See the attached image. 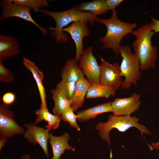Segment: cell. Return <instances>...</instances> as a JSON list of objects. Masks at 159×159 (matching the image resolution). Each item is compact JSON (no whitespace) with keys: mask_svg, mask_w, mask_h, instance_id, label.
<instances>
[{"mask_svg":"<svg viewBox=\"0 0 159 159\" xmlns=\"http://www.w3.org/2000/svg\"><path fill=\"white\" fill-rule=\"evenodd\" d=\"M39 12L49 16L54 20L56 27H50V34L56 41L60 43H67L69 39L67 35L62 29L71 23L79 21H85L92 25L95 22L97 16L81 11L79 5H76L68 10L54 12L40 9Z\"/></svg>","mask_w":159,"mask_h":159,"instance_id":"obj_1","label":"cell"},{"mask_svg":"<svg viewBox=\"0 0 159 159\" xmlns=\"http://www.w3.org/2000/svg\"><path fill=\"white\" fill-rule=\"evenodd\" d=\"M154 33L149 24L143 25L132 33L136 37L132 43L134 53L139 59L141 71L155 67L158 58L157 49L151 42Z\"/></svg>","mask_w":159,"mask_h":159,"instance_id":"obj_2","label":"cell"},{"mask_svg":"<svg viewBox=\"0 0 159 159\" xmlns=\"http://www.w3.org/2000/svg\"><path fill=\"white\" fill-rule=\"evenodd\" d=\"M112 11L110 18L105 19L97 17L95 22L104 25L107 29L105 36L99 38L100 42L102 44V49H111L118 56L122 39L126 35L132 33L133 29L136 28L137 24L122 21L119 20L116 10Z\"/></svg>","mask_w":159,"mask_h":159,"instance_id":"obj_3","label":"cell"},{"mask_svg":"<svg viewBox=\"0 0 159 159\" xmlns=\"http://www.w3.org/2000/svg\"><path fill=\"white\" fill-rule=\"evenodd\" d=\"M139 121V119L135 116L111 115L108 117L107 122H100L97 124L95 129L99 132L98 134L101 139L110 145L111 143L109 133L113 129H116L123 132L131 127H135L140 130L142 136L143 134L151 135V132L145 126L138 122Z\"/></svg>","mask_w":159,"mask_h":159,"instance_id":"obj_4","label":"cell"},{"mask_svg":"<svg viewBox=\"0 0 159 159\" xmlns=\"http://www.w3.org/2000/svg\"><path fill=\"white\" fill-rule=\"evenodd\" d=\"M120 54L122 58L120 65L121 74L125 78L121 87L123 90H127L132 85L137 86V82L142 76L140 63L138 57L128 45L120 46Z\"/></svg>","mask_w":159,"mask_h":159,"instance_id":"obj_5","label":"cell"},{"mask_svg":"<svg viewBox=\"0 0 159 159\" xmlns=\"http://www.w3.org/2000/svg\"><path fill=\"white\" fill-rule=\"evenodd\" d=\"M2 11L0 17L2 21L12 17H16L30 22L37 26L44 36L48 34L47 30L38 24L32 18L30 8L14 4L11 0H3L0 1Z\"/></svg>","mask_w":159,"mask_h":159,"instance_id":"obj_6","label":"cell"},{"mask_svg":"<svg viewBox=\"0 0 159 159\" xmlns=\"http://www.w3.org/2000/svg\"><path fill=\"white\" fill-rule=\"evenodd\" d=\"M100 83L111 87L116 90L121 87L123 81L120 65L117 62L110 63L100 58Z\"/></svg>","mask_w":159,"mask_h":159,"instance_id":"obj_7","label":"cell"},{"mask_svg":"<svg viewBox=\"0 0 159 159\" xmlns=\"http://www.w3.org/2000/svg\"><path fill=\"white\" fill-rule=\"evenodd\" d=\"M14 114L5 104L0 105V138H7L24 132L14 120Z\"/></svg>","mask_w":159,"mask_h":159,"instance_id":"obj_8","label":"cell"},{"mask_svg":"<svg viewBox=\"0 0 159 159\" xmlns=\"http://www.w3.org/2000/svg\"><path fill=\"white\" fill-rule=\"evenodd\" d=\"M92 47L84 49L80 57V65L85 76L91 83L100 82V69L96 58L92 54Z\"/></svg>","mask_w":159,"mask_h":159,"instance_id":"obj_9","label":"cell"},{"mask_svg":"<svg viewBox=\"0 0 159 159\" xmlns=\"http://www.w3.org/2000/svg\"><path fill=\"white\" fill-rule=\"evenodd\" d=\"M88 22L85 21L73 22L69 26L62 29L69 33L74 41L76 45V54L74 59L78 62L82 54L83 49V40L85 37H89L90 31L88 27Z\"/></svg>","mask_w":159,"mask_h":159,"instance_id":"obj_10","label":"cell"},{"mask_svg":"<svg viewBox=\"0 0 159 159\" xmlns=\"http://www.w3.org/2000/svg\"><path fill=\"white\" fill-rule=\"evenodd\" d=\"M140 94L134 93L130 97L117 98L111 102L113 115L115 116H130L140 108L141 102Z\"/></svg>","mask_w":159,"mask_h":159,"instance_id":"obj_11","label":"cell"},{"mask_svg":"<svg viewBox=\"0 0 159 159\" xmlns=\"http://www.w3.org/2000/svg\"><path fill=\"white\" fill-rule=\"evenodd\" d=\"M24 126L27 130L24 135V137L34 144L38 143L47 157H49L47 141L49 138V132L50 130L46 128L44 129L33 124H25Z\"/></svg>","mask_w":159,"mask_h":159,"instance_id":"obj_12","label":"cell"},{"mask_svg":"<svg viewBox=\"0 0 159 159\" xmlns=\"http://www.w3.org/2000/svg\"><path fill=\"white\" fill-rule=\"evenodd\" d=\"M24 66L32 73L37 84L40 97L41 106L47 107V95L45 88L42 83L44 75L35 63L30 59L24 57L22 59Z\"/></svg>","mask_w":159,"mask_h":159,"instance_id":"obj_13","label":"cell"},{"mask_svg":"<svg viewBox=\"0 0 159 159\" xmlns=\"http://www.w3.org/2000/svg\"><path fill=\"white\" fill-rule=\"evenodd\" d=\"M20 52L19 45L14 37L0 35V60L18 55Z\"/></svg>","mask_w":159,"mask_h":159,"instance_id":"obj_14","label":"cell"},{"mask_svg":"<svg viewBox=\"0 0 159 159\" xmlns=\"http://www.w3.org/2000/svg\"><path fill=\"white\" fill-rule=\"evenodd\" d=\"M77 62L74 58L67 60L62 69V80L76 83L85 77L82 69Z\"/></svg>","mask_w":159,"mask_h":159,"instance_id":"obj_15","label":"cell"},{"mask_svg":"<svg viewBox=\"0 0 159 159\" xmlns=\"http://www.w3.org/2000/svg\"><path fill=\"white\" fill-rule=\"evenodd\" d=\"M69 137L67 133L59 137L54 136L52 133L49 134V140L52 147L53 154L51 159H59L62 155L64 153L65 150L74 151L75 149L68 143Z\"/></svg>","mask_w":159,"mask_h":159,"instance_id":"obj_16","label":"cell"},{"mask_svg":"<svg viewBox=\"0 0 159 159\" xmlns=\"http://www.w3.org/2000/svg\"><path fill=\"white\" fill-rule=\"evenodd\" d=\"M91 82L85 77L76 83L74 92L72 99L71 107L74 112L82 107L85 98Z\"/></svg>","mask_w":159,"mask_h":159,"instance_id":"obj_17","label":"cell"},{"mask_svg":"<svg viewBox=\"0 0 159 159\" xmlns=\"http://www.w3.org/2000/svg\"><path fill=\"white\" fill-rule=\"evenodd\" d=\"M111 102H109L99 105L77 112L76 114L79 116L78 121L80 122H84L95 118L100 114L112 112Z\"/></svg>","mask_w":159,"mask_h":159,"instance_id":"obj_18","label":"cell"},{"mask_svg":"<svg viewBox=\"0 0 159 159\" xmlns=\"http://www.w3.org/2000/svg\"><path fill=\"white\" fill-rule=\"evenodd\" d=\"M35 113L37 115V118L34 122V124L44 120L48 124L45 127V128L50 130L55 129L59 127L61 119V115L51 113L49 111L47 107L41 106L39 109L36 110Z\"/></svg>","mask_w":159,"mask_h":159,"instance_id":"obj_19","label":"cell"},{"mask_svg":"<svg viewBox=\"0 0 159 159\" xmlns=\"http://www.w3.org/2000/svg\"><path fill=\"white\" fill-rule=\"evenodd\" d=\"M116 91L113 88L100 82L91 83L86 97L88 99L97 97L108 98L111 96H114Z\"/></svg>","mask_w":159,"mask_h":159,"instance_id":"obj_20","label":"cell"},{"mask_svg":"<svg viewBox=\"0 0 159 159\" xmlns=\"http://www.w3.org/2000/svg\"><path fill=\"white\" fill-rule=\"evenodd\" d=\"M79 7L82 11L90 13L95 16L105 14L109 10L104 0H95L82 3Z\"/></svg>","mask_w":159,"mask_h":159,"instance_id":"obj_21","label":"cell"},{"mask_svg":"<svg viewBox=\"0 0 159 159\" xmlns=\"http://www.w3.org/2000/svg\"><path fill=\"white\" fill-rule=\"evenodd\" d=\"M54 106L52 109L54 114L61 115L71 107V100L67 99L62 93L55 88L51 90Z\"/></svg>","mask_w":159,"mask_h":159,"instance_id":"obj_22","label":"cell"},{"mask_svg":"<svg viewBox=\"0 0 159 159\" xmlns=\"http://www.w3.org/2000/svg\"><path fill=\"white\" fill-rule=\"evenodd\" d=\"M15 4L20 5L32 9L36 12L41 8L48 7L49 4L46 0H11Z\"/></svg>","mask_w":159,"mask_h":159,"instance_id":"obj_23","label":"cell"},{"mask_svg":"<svg viewBox=\"0 0 159 159\" xmlns=\"http://www.w3.org/2000/svg\"><path fill=\"white\" fill-rule=\"evenodd\" d=\"M76 83L62 80L57 84L55 88L67 99L71 100L74 92Z\"/></svg>","mask_w":159,"mask_h":159,"instance_id":"obj_24","label":"cell"},{"mask_svg":"<svg viewBox=\"0 0 159 159\" xmlns=\"http://www.w3.org/2000/svg\"><path fill=\"white\" fill-rule=\"evenodd\" d=\"M74 112L73 109L71 106L70 107L61 115V119L64 121L68 122L70 126L79 131L80 128L77 122L79 116L77 114H75Z\"/></svg>","mask_w":159,"mask_h":159,"instance_id":"obj_25","label":"cell"},{"mask_svg":"<svg viewBox=\"0 0 159 159\" xmlns=\"http://www.w3.org/2000/svg\"><path fill=\"white\" fill-rule=\"evenodd\" d=\"M14 80V76L12 72L5 67L2 63V61L0 60V81L10 83Z\"/></svg>","mask_w":159,"mask_h":159,"instance_id":"obj_26","label":"cell"},{"mask_svg":"<svg viewBox=\"0 0 159 159\" xmlns=\"http://www.w3.org/2000/svg\"><path fill=\"white\" fill-rule=\"evenodd\" d=\"M16 98V95L14 93L9 92L4 95L2 100L4 104L8 105L13 104L15 101Z\"/></svg>","mask_w":159,"mask_h":159,"instance_id":"obj_27","label":"cell"},{"mask_svg":"<svg viewBox=\"0 0 159 159\" xmlns=\"http://www.w3.org/2000/svg\"><path fill=\"white\" fill-rule=\"evenodd\" d=\"M124 1L123 0H105L106 5L109 10H110L112 11L115 10V9Z\"/></svg>","mask_w":159,"mask_h":159,"instance_id":"obj_28","label":"cell"},{"mask_svg":"<svg viewBox=\"0 0 159 159\" xmlns=\"http://www.w3.org/2000/svg\"><path fill=\"white\" fill-rule=\"evenodd\" d=\"M152 21L149 23L151 30L155 33L159 32V21L151 17Z\"/></svg>","mask_w":159,"mask_h":159,"instance_id":"obj_29","label":"cell"},{"mask_svg":"<svg viewBox=\"0 0 159 159\" xmlns=\"http://www.w3.org/2000/svg\"><path fill=\"white\" fill-rule=\"evenodd\" d=\"M148 146L151 150L159 149V140L156 142L152 143L150 145L148 144Z\"/></svg>","mask_w":159,"mask_h":159,"instance_id":"obj_30","label":"cell"},{"mask_svg":"<svg viewBox=\"0 0 159 159\" xmlns=\"http://www.w3.org/2000/svg\"><path fill=\"white\" fill-rule=\"evenodd\" d=\"M6 139L4 138H0V150L2 148L4 145L6 143L7 141Z\"/></svg>","mask_w":159,"mask_h":159,"instance_id":"obj_31","label":"cell"},{"mask_svg":"<svg viewBox=\"0 0 159 159\" xmlns=\"http://www.w3.org/2000/svg\"><path fill=\"white\" fill-rule=\"evenodd\" d=\"M21 159H30V158L29 155H25L22 156Z\"/></svg>","mask_w":159,"mask_h":159,"instance_id":"obj_32","label":"cell"}]
</instances>
